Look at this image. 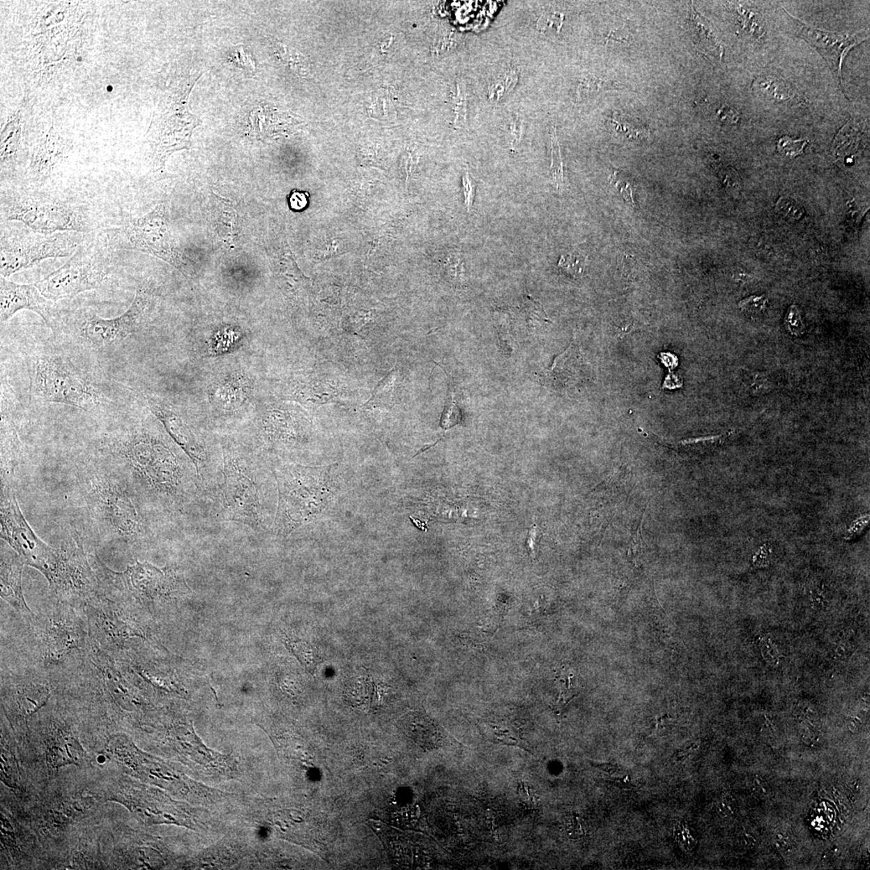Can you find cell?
Segmentation results:
<instances>
[{
	"label": "cell",
	"mask_w": 870,
	"mask_h": 870,
	"mask_svg": "<svg viewBox=\"0 0 870 870\" xmlns=\"http://www.w3.org/2000/svg\"><path fill=\"white\" fill-rule=\"evenodd\" d=\"M168 436L144 422H123L97 438L89 453L123 475L150 515L174 519L206 494L192 462Z\"/></svg>",
	"instance_id": "6da1fadb"
},
{
	"label": "cell",
	"mask_w": 870,
	"mask_h": 870,
	"mask_svg": "<svg viewBox=\"0 0 870 870\" xmlns=\"http://www.w3.org/2000/svg\"><path fill=\"white\" fill-rule=\"evenodd\" d=\"M1 538L24 564L38 569L48 580L52 598L84 607L98 592L94 570L84 544L74 537L60 548L40 540L24 519L13 486L1 484Z\"/></svg>",
	"instance_id": "7a4b0ae2"
},
{
	"label": "cell",
	"mask_w": 870,
	"mask_h": 870,
	"mask_svg": "<svg viewBox=\"0 0 870 870\" xmlns=\"http://www.w3.org/2000/svg\"><path fill=\"white\" fill-rule=\"evenodd\" d=\"M75 476L87 527L96 540L132 548L151 540L152 516L115 468L88 453L75 465Z\"/></svg>",
	"instance_id": "3957f363"
},
{
	"label": "cell",
	"mask_w": 870,
	"mask_h": 870,
	"mask_svg": "<svg viewBox=\"0 0 870 870\" xmlns=\"http://www.w3.org/2000/svg\"><path fill=\"white\" fill-rule=\"evenodd\" d=\"M222 454L220 475L208 494L214 498L218 517L257 533L272 530L264 460L229 443L222 445Z\"/></svg>",
	"instance_id": "277c9868"
},
{
	"label": "cell",
	"mask_w": 870,
	"mask_h": 870,
	"mask_svg": "<svg viewBox=\"0 0 870 870\" xmlns=\"http://www.w3.org/2000/svg\"><path fill=\"white\" fill-rule=\"evenodd\" d=\"M271 468L278 491L271 531L276 537H287L319 519L333 501L337 488L333 466L277 463Z\"/></svg>",
	"instance_id": "5b68a950"
},
{
	"label": "cell",
	"mask_w": 870,
	"mask_h": 870,
	"mask_svg": "<svg viewBox=\"0 0 870 870\" xmlns=\"http://www.w3.org/2000/svg\"><path fill=\"white\" fill-rule=\"evenodd\" d=\"M33 634L38 666L49 674H62L84 659L91 646L87 620L77 607L52 598L27 623Z\"/></svg>",
	"instance_id": "8992f818"
},
{
	"label": "cell",
	"mask_w": 870,
	"mask_h": 870,
	"mask_svg": "<svg viewBox=\"0 0 870 870\" xmlns=\"http://www.w3.org/2000/svg\"><path fill=\"white\" fill-rule=\"evenodd\" d=\"M98 583V592L118 603L135 606L165 604L190 593L185 579L170 567L158 568L137 561L125 571H112L96 553L88 554Z\"/></svg>",
	"instance_id": "52a82bcc"
},
{
	"label": "cell",
	"mask_w": 870,
	"mask_h": 870,
	"mask_svg": "<svg viewBox=\"0 0 870 870\" xmlns=\"http://www.w3.org/2000/svg\"><path fill=\"white\" fill-rule=\"evenodd\" d=\"M26 362L30 395L33 400L62 404L85 411L106 405L105 395L68 357L33 351L28 354Z\"/></svg>",
	"instance_id": "ba28073f"
},
{
	"label": "cell",
	"mask_w": 870,
	"mask_h": 870,
	"mask_svg": "<svg viewBox=\"0 0 870 870\" xmlns=\"http://www.w3.org/2000/svg\"><path fill=\"white\" fill-rule=\"evenodd\" d=\"M1 216L4 221L22 222L29 229L43 235L64 231L84 233L90 229L81 211L56 197H2Z\"/></svg>",
	"instance_id": "9c48e42d"
},
{
	"label": "cell",
	"mask_w": 870,
	"mask_h": 870,
	"mask_svg": "<svg viewBox=\"0 0 870 870\" xmlns=\"http://www.w3.org/2000/svg\"><path fill=\"white\" fill-rule=\"evenodd\" d=\"M82 233L64 231L43 235L33 230L1 231L0 273L4 278L50 258L71 257L84 241Z\"/></svg>",
	"instance_id": "30bf717a"
},
{
	"label": "cell",
	"mask_w": 870,
	"mask_h": 870,
	"mask_svg": "<svg viewBox=\"0 0 870 870\" xmlns=\"http://www.w3.org/2000/svg\"><path fill=\"white\" fill-rule=\"evenodd\" d=\"M110 273L100 250L84 243L63 266L34 284L45 298L55 303L101 289L110 279Z\"/></svg>",
	"instance_id": "8fae6325"
},
{
	"label": "cell",
	"mask_w": 870,
	"mask_h": 870,
	"mask_svg": "<svg viewBox=\"0 0 870 870\" xmlns=\"http://www.w3.org/2000/svg\"><path fill=\"white\" fill-rule=\"evenodd\" d=\"M121 245L162 259L185 273V265L176 246L167 206L158 205L147 215L133 220L122 229Z\"/></svg>",
	"instance_id": "7c38bea8"
},
{
	"label": "cell",
	"mask_w": 870,
	"mask_h": 870,
	"mask_svg": "<svg viewBox=\"0 0 870 870\" xmlns=\"http://www.w3.org/2000/svg\"><path fill=\"white\" fill-rule=\"evenodd\" d=\"M147 402L150 411L163 425L171 439L192 462L207 496L214 488L222 468L213 464L198 434L178 412L152 397H148Z\"/></svg>",
	"instance_id": "4fadbf2b"
},
{
	"label": "cell",
	"mask_w": 870,
	"mask_h": 870,
	"mask_svg": "<svg viewBox=\"0 0 870 870\" xmlns=\"http://www.w3.org/2000/svg\"><path fill=\"white\" fill-rule=\"evenodd\" d=\"M151 298L147 290L137 289L130 307L121 316L112 319L88 316L82 324L86 340L95 348H107L139 333L148 314Z\"/></svg>",
	"instance_id": "5bb4252c"
},
{
	"label": "cell",
	"mask_w": 870,
	"mask_h": 870,
	"mask_svg": "<svg viewBox=\"0 0 870 870\" xmlns=\"http://www.w3.org/2000/svg\"><path fill=\"white\" fill-rule=\"evenodd\" d=\"M785 13L786 22L791 25L795 35L807 40L819 52L842 86L843 60L849 50L869 38V31H861L855 33L827 32L802 22L787 13L786 10Z\"/></svg>",
	"instance_id": "9a60e30c"
},
{
	"label": "cell",
	"mask_w": 870,
	"mask_h": 870,
	"mask_svg": "<svg viewBox=\"0 0 870 870\" xmlns=\"http://www.w3.org/2000/svg\"><path fill=\"white\" fill-rule=\"evenodd\" d=\"M28 310L38 314L51 329L58 324L54 302L40 293L35 284H19L0 277V320L6 323L20 312Z\"/></svg>",
	"instance_id": "2e32d148"
},
{
	"label": "cell",
	"mask_w": 870,
	"mask_h": 870,
	"mask_svg": "<svg viewBox=\"0 0 870 870\" xmlns=\"http://www.w3.org/2000/svg\"><path fill=\"white\" fill-rule=\"evenodd\" d=\"M24 562L6 542H1V597L17 612L22 615L26 623L33 618L24 597L22 572Z\"/></svg>",
	"instance_id": "e0dca14e"
},
{
	"label": "cell",
	"mask_w": 870,
	"mask_h": 870,
	"mask_svg": "<svg viewBox=\"0 0 870 870\" xmlns=\"http://www.w3.org/2000/svg\"><path fill=\"white\" fill-rule=\"evenodd\" d=\"M2 382L1 387V484L13 485L15 470L20 458V443L13 418L11 388Z\"/></svg>",
	"instance_id": "ac0fdd59"
},
{
	"label": "cell",
	"mask_w": 870,
	"mask_h": 870,
	"mask_svg": "<svg viewBox=\"0 0 870 870\" xmlns=\"http://www.w3.org/2000/svg\"><path fill=\"white\" fill-rule=\"evenodd\" d=\"M260 436L268 448L277 449L297 443L303 438L302 422L281 409L267 411L259 422Z\"/></svg>",
	"instance_id": "d6986e66"
},
{
	"label": "cell",
	"mask_w": 870,
	"mask_h": 870,
	"mask_svg": "<svg viewBox=\"0 0 870 870\" xmlns=\"http://www.w3.org/2000/svg\"><path fill=\"white\" fill-rule=\"evenodd\" d=\"M584 374L583 360L577 346L571 345L556 357L550 369L545 372L549 387L563 390L576 386Z\"/></svg>",
	"instance_id": "ffe728a7"
},
{
	"label": "cell",
	"mask_w": 870,
	"mask_h": 870,
	"mask_svg": "<svg viewBox=\"0 0 870 870\" xmlns=\"http://www.w3.org/2000/svg\"><path fill=\"white\" fill-rule=\"evenodd\" d=\"M287 392L288 398L314 406L333 402L338 395V390L329 381L316 380L293 383L289 387Z\"/></svg>",
	"instance_id": "44dd1931"
},
{
	"label": "cell",
	"mask_w": 870,
	"mask_h": 870,
	"mask_svg": "<svg viewBox=\"0 0 870 870\" xmlns=\"http://www.w3.org/2000/svg\"><path fill=\"white\" fill-rule=\"evenodd\" d=\"M404 730L407 737L423 748L433 749L441 744V735L437 728L425 718H408L404 724Z\"/></svg>",
	"instance_id": "7402d4cb"
},
{
	"label": "cell",
	"mask_w": 870,
	"mask_h": 870,
	"mask_svg": "<svg viewBox=\"0 0 870 870\" xmlns=\"http://www.w3.org/2000/svg\"><path fill=\"white\" fill-rule=\"evenodd\" d=\"M692 20L695 25L696 33L698 35V39L700 43L699 45L703 53L707 54L712 58L721 60L724 54V49L719 43L716 35L714 34L712 29L705 22L700 15L695 11L692 13Z\"/></svg>",
	"instance_id": "603a6c76"
},
{
	"label": "cell",
	"mask_w": 870,
	"mask_h": 870,
	"mask_svg": "<svg viewBox=\"0 0 870 870\" xmlns=\"http://www.w3.org/2000/svg\"><path fill=\"white\" fill-rule=\"evenodd\" d=\"M611 123L615 132L621 136L627 138L629 141L641 142L650 137V132L648 128L639 122L632 121L628 116L623 115V114L616 113L612 119H610Z\"/></svg>",
	"instance_id": "cb8c5ba5"
},
{
	"label": "cell",
	"mask_w": 870,
	"mask_h": 870,
	"mask_svg": "<svg viewBox=\"0 0 870 870\" xmlns=\"http://www.w3.org/2000/svg\"><path fill=\"white\" fill-rule=\"evenodd\" d=\"M284 644L296 657L305 669L314 675L319 662V654L315 647L307 641L289 639L284 640Z\"/></svg>",
	"instance_id": "d4e9b609"
},
{
	"label": "cell",
	"mask_w": 870,
	"mask_h": 870,
	"mask_svg": "<svg viewBox=\"0 0 870 870\" xmlns=\"http://www.w3.org/2000/svg\"><path fill=\"white\" fill-rule=\"evenodd\" d=\"M493 317L497 333H498L501 349L503 350L505 354L510 356L517 345L511 335L512 316L504 309L496 308Z\"/></svg>",
	"instance_id": "484cf974"
},
{
	"label": "cell",
	"mask_w": 870,
	"mask_h": 870,
	"mask_svg": "<svg viewBox=\"0 0 870 870\" xmlns=\"http://www.w3.org/2000/svg\"><path fill=\"white\" fill-rule=\"evenodd\" d=\"M625 88V86L612 80L602 79L597 76L590 75L584 77L579 82L577 89V96L579 101L586 100V98L593 96L595 94L603 91L608 90H620Z\"/></svg>",
	"instance_id": "4316f807"
},
{
	"label": "cell",
	"mask_w": 870,
	"mask_h": 870,
	"mask_svg": "<svg viewBox=\"0 0 870 870\" xmlns=\"http://www.w3.org/2000/svg\"><path fill=\"white\" fill-rule=\"evenodd\" d=\"M523 312H524L528 325L531 328L537 329V325L542 323H551V320L547 317L542 304L533 298L530 294L525 295L524 302L522 305Z\"/></svg>",
	"instance_id": "83f0119b"
},
{
	"label": "cell",
	"mask_w": 870,
	"mask_h": 870,
	"mask_svg": "<svg viewBox=\"0 0 870 870\" xmlns=\"http://www.w3.org/2000/svg\"><path fill=\"white\" fill-rule=\"evenodd\" d=\"M397 376V374L395 369L388 372L387 376L383 378L379 384L376 386L369 401L366 403V406L371 405V404H383L390 402L392 397L393 390H395Z\"/></svg>",
	"instance_id": "f1b7e54d"
},
{
	"label": "cell",
	"mask_w": 870,
	"mask_h": 870,
	"mask_svg": "<svg viewBox=\"0 0 870 870\" xmlns=\"http://www.w3.org/2000/svg\"><path fill=\"white\" fill-rule=\"evenodd\" d=\"M585 260L586 258L577 252H569L562 255L558 267L562 273L574 279L582 275Z\"/></svg>",
	"instance_id": "f546056e"
},
{
	"label": "cell",
	"mask_w": 870,
	"mask_h": 870,
	"mask_svg": "<svg viewBox=\"0 0 870 870\" xmlns=\"http://www.w3.org/2000/svg\"><path fill=\"white\" fill-rule=\"evenodd\" d=\"M551 174L554 183L556 185V188L557 190H559L563 186V167L560 147H559L556 129L551 135Z\"/></svg>",
	"instance_id": "4dcf8cb0"
},
{
	"label": "cell",
	"mask_w": 870,
	"mask_h": 870,
	"mask_svg": "<svg viewBox=\"0 0 870 870\" xmlns=\"http://www.w3.org/2000/svg\"><path fill=\"white\" fill-rule=\"evenodd\" d=\"M229 60L237 68L247 72L256 71V61L243 44L233 46L229 53Z\"/></svg>",
	"instance_id": "1f68e13d"
},
{
	"label": "cell",
	"mask_w": 870,
	"mask_h": 870,
	"mask_svg": "<svg viewBox=\"0 0 870 870\" xmlns=\"http://www.w3.org/2000/svg\"><path fill=\"white\" fill-rule=\"evenodd\" d=\"M807 144L809 142L806 139H793L788 137H783L779 139L777 149L783 156L795 158L804 152Z\"/></svg>",
	"instance_id": "d6a6232c"
},
{
	"label": "cell",
	"mask_w": 870,
	"mask_h": 870,
	"mask_svg": "<svg viewBox=\"0 0 870 870\" xmlns=\"http://www.w3.org/2000/svg\"><path fill=\"white\" fill-rule=\"evenodd\" d=\"M786 329L792 335L800 336L804 333L805 326L797 305H792L785 319Z\"/></svg>",
	"instance_id": "836d02e7"
},
{
	"label": "cell",
	"mask_w": 870,
	"mask_h": 870,
	"mask_svg": "<svg viewBox=\"0 0 870 870\" xmlns=\"http://www.w3.org/2000/svg\"><path fill=\"white\" fill-rule=\"evenodd\" d=\"M738 804L731 795H724L717 802L718 815L724 820H733L738 813Z\"/></svg>",
	"instance_id": "e575fe53"
},
{
	"label": "cell",
	"mask_w": 870,
	"mask_h": 870,
	"mask_svg": "<svg viewBox=\"0 0 870 870\" xmlns=\"http://www.w3.org/2000/svg\"><path fill=\"white\" fill-rule=\"evenodd\" d=\"M768 303V298L765 295L761 296H750L745 298L738 304V307L743 312L758 314L763 312Z\"/></svg>",
	"instance_id": "d590c367"
},
{
	"label": "cell",
	"mask_w": 870,
	"mask_h": 870,
	"mask_svg": "<svg viewBox=\"0 0 870 870\" xmlns=\"http://www.w3.org/2000/svg\"><path fill=\"white\" fill-rule=\"evenodd\" d=\"M460 422V413L455 400L453 393H450V398L445 408L442 420L441 427L444 429H448L455 426Z\"/></svg>",
	"instance_id": "8d00e7d4"
},
{
	"label": "cell",
	"mask_w": 870,
	"mask_h": 870,
	"mask_svg": "<svg viewBox=\"0 0 870 870\" xmlns=\"http://www.w3.org/2000/svg\"><path fill=\"white\" fill-rule=\"evenodd\" d=\"M611 183H613L616 188L619 190L623 198L632 205H635L633 195V185L628 180H626L623 174H620L618 171H615L612 177H611Z\"/></svg>",
	"instance_id": "74e56055"
},
{
	"label": "cell",
	"mask_w": 870,
	"mask_h": 870,
	"mask_svg": "<svg viewBox=\"0 0 870 870\" xmlns=\"http://www.w3.org/2000/svg\"><path fill=\"white\" fill-rule=\"evenodd\" d=\"M563 22V15L560 14H546L538 20L537 29L544 31L548 28L560 30Z\"/></svg>",
	"instance_id": "f35d334b"
},
{
	"label": "cell",
	"mask_w": 870,
	"mask_h": 870,
	"mask_svg": "<svg viewBox=\"0 0 870 870\" xmlns=\"http://www.w3.org/2000/svg\"><path fill=\"white\" fill-rule=\"evenodd\" d=\"M776 210H778L781 214L788 215L791 218H793L795 220L799 219V218L802 215V211L800 209V207L793 203V201L791 199H787L784 198V197L778 201V204L776 206Z\"/></svg>",
	"instance_id": "ab89813d"
},
{
	"label": "cell",
	"mask_w": 870,
	"mask_h": 870,
	"mask_svg": "<svg viewBox=\"0 0 870 870\" xmlns=\"http://www.w3.org/2000/svg\"><path fill=\"white\" fill-rule=\"evenodd\" d=\"M464 204L467 207L468 212H470L471 206H473L475 185L473 179H471L468 171H466L463 177Z\"/></svg>",
	"instance_id": "60d3db41"
},
{
	"label": "cell",
	"mask_w": 870,
	"mask_h": 870,
	"mask_svg": "<svg viewBox=\"0 0 870 870\" xmlns=\"http://www.w3.org/2000/svg\"><path fill=\"white\" fill-rule=\"evenodd\" d=\"M774 842L777 849L780 852L789 851L792 847V839L789 832L784 830L777 831L774 837Z\"/></svg>",
	"instance_id": "b9f144b4"
},
{
	"label": "cell",
	"mask_w": 870,
	"mask_h": 870,
	"mask_svg": "<svg viewBox=\"0 0 870 870\" xmlns=\"http://www.w3.org/2000/svg\"><path fill=\"white\" fill-rule=\"evenodd\" d=\"M751 790H752L755 794L760 796H765L770 794V787L768 781H766L763 776L757 774L754 777L752 783H751Z\"/></svg>",
	"instance_id": "7bdbcfd3"
},
{
	"label": "cell",
	"mask_w": 870,
	"mask_h": 870,
	"mask_svg": "<svg viewBox=\"0 0 870 870\" xmlns=\"http://www.w3.org/2000/svg\"><path fill=\"white\" fill-rule=\"evenodd\" d=\"M537 526L533 525L529 532H528L526 537V547L529 551L531 556H533L535 554V547L537 544Z\"/></svg>",
	"instance_id": "ee69618b"
},
{
	"label": "cell",
	"mask_w": 870,
	"mask_h": 870,
	"mask_svg": "<svg viewBox=\"0 0 870 870\" xmlns=\"http://www.w3.org/2000/svg\"><path fill=\"white\" fill-rule=\"evenodd\" d=\"M290 204L295 210H302L307 206V200L305 199L304 194L295 192L291 196Z\"/></svg>",
	"instance_id": "f6af8a7d"
},
{
	"label": "cell",
	"mask_w": 870,
	"mask_h": 870,
	"mask_svg": "<svg viewBox=\"0 0 870 870\" xmlns=\"http://www.w3.org/2000/svg\"><path fill=\"white\" fill-rule=\"evenodd\" d=\"M696 749H697L696 744H692L690 745H688V747H683L676 750V752L675 753L674 756H673V758H676L678 761H681L687 758V756L692 754L693 751L696 750Z\"/></svg>",
	"instance_id": "bcb514c9"
},
{
	"label": "cell",
	"mask_w": 870,
	"mask_h": 870,
	"mask_svg": "<svg viewBox=\"0 0 870 870\" xmlns=\"http://www.w3.org/2000/svg\"><path fill=\"white\" fill-rule=\"evenodd\" d=\"M591 765H593V766H595V768H598V769H600V770H603V771H604V772H605L606 774H609V775H613V774H616V773H618V772H619V771H620V768H619V766H618V765H616V764H613V763H591Z\"/></svg>",
	"instance_id": "7dc6e473"
},
{
	"label": "cell",
	"mask_w": 870,
	"mask_h": 870,
	"mask_svg": "<svg viewBox=\"0 0 870 870\" xmlns=\"http://www.w3.org/2000/svg\"><path fill=\"white\" fill-rule=\"evenodd\" d=\"M740 841H742V845L745 848H754V846H757L758 841H757V839H756V837L753 835L752 833L747 832V831H744L743 833L742 834V837H740Z\"/></svg>",
	"instance_id": "c3c4849f"
},
{
	"label": "cell",
	"mask_w": 870,
	"mask_h": 870,
	"mask_svg": "<svg viewBox=\"0 0 870 870\" xmlns=\"http://www.w3.org/2000/svg\"><path fill=\"white\" fill-rule=\"evenodd\" d=\"M511 134L515 142H519L521 137V123L519 118H514L511 123Z\"/></svg>",
	"instance_id": "681fc988"
},
{
	"label": "cell",
	"mask_w": 870,
	"mask_h": 870,
	"mask_svg": "<svg viewBox=\"0 0 870 870\" xmlns=\"http://www.w3.org/2000/svg\"><path fill=\"white\" fill-rule=\"evenodd\" d=\"M612 783L616 786H618L619 788L626 789L630 788L631 787V781L629 775L623 777V778L616 779L612 781Z\"/></svg>",
	"instance_id": "f907efd6"
},
{
	"label": "cell",
	"mask_w": 870,
	"mask_h": 870,
	"mask_svg": "<svg viewBox=\"0 0 870 870\" xmlns=\"http://www.w3.org/2000/svg\"><path fill=\"white\" fill-rule=\"evenodd\" d=\"M861 725H862V722L860 721L858 718L854 717V718H852L850 721H849L848 727V729L850 730L852 733H857L860 727H861Z\"/></svg>",
	"instance_id": "816d5d0a"
},
{
	"label": "cell",
	"mask_w": 870,
	"mask_h": 870,
	"mask_svg": "<svg viewBox=\"0 0 870 870\" xmlns=\"http://www.w3.org/2000/svg\"><path fill=\"white\" fill-rule=\"evenodd\" d=\"M661 359H662V361L664 362L665 365L668 367H676L678 365L677 360L671 361L669 359V354L662 355Z\"/></svg>",
	"instance_id": "f5cc1de1"
},
{
	"label": "cell",
	"mask_w": 870,
	"mask_h": 870,
	"mask_svg": "<svg viewBox=\"0 0 870 870\" xmlns=\"http://www.w3.org/2000/svg\"><path fill=\"white\" fill-rule=\"evenodd\" d=\"M107 91L108 92H112V91H113V87H112V86H108L107 87Z\"/></svg>",
	"instance_id": "db71d44e"
},
{
	"label": "cell",
	"mask_w": 870,
	"mask_h": 870,
	"mask_svg": "<svg viewBox=\"0 0 870 870\" xmlns=\"http://www.w3.org/2000/svg\"><path fill=\"white\" fill-rule=\"evenodd\" d=\"M82 58H80V56H79V58H77V61H82Z\"/></svg>",
	"instance_id": "11a10c76"
}]
</instances>
